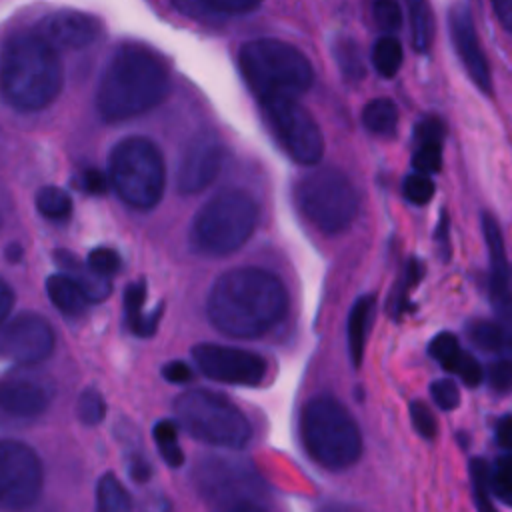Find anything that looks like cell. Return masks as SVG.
I'll return each instance as SVG.
<instances>
[{"label": "cell", "mask_w": 512, "mask_h": 512, "mask_svg": "<svg viewBox=\"0 0 512 512\" xmlns=\"http://www.w3.org/2000/svg\"><path fill=\"white\" fill-rule=\"evenodd\" d=\"M288 294L278 276L262 268H234L212 284L206 310L226 336L256 338L286 312Z\"/></svg>", "instance_id": "obj_1"}, {"label": "cell", "mask_w": 512, "mask_h": 512, "mask_svg": "<svg viewBox=\"0 0 512 512\" xmlns=\"http://www.w3.org/2000/svg\"><path fill=\"white\" fill-rule=\"evenodd\" d=\"M170 92V68L148 46L124 44L108 60L96 90L106 122H122L156 108Z\"/></svg>", "instance_id": "obj_2"}, {"label": "cell", "mask_w": 512, "mask_h": 512, "mask_svg": "<svg viewBox=\"0 0 512 512\" xmlns=\"http://www.w3.org/2000/svg\"><path fill=\"white\" fill-rule=\"evenodd\" d=\"M62 90L56 50L36 32L10 36L0 52V92L16 110H42Z\"/></svg>", "instance_id": "obj_3"}, {"label": "cell", "mask_w": 512, "mask_h": 512, "mask_svg": "<svg viewBox=\"0 0 512 512\" xmlns=\"http://www.w3.org/2000/svg\"><path fill=\"white\" fill-rule=\"evenodd\" d=\"M238 64L258 100L298 98L314 82L310 60L292 44L276 38L246 42L240 48Z\"/></svg>", "instance_id": "obj_4"}, {"label": "cell", "mask_w": 512, "mask_h": 512, "mask_svg": "<svg viewBox=\"0 0 512 512\" xmlns=\"http://www.w3.org/2000/svg\"><path fill=\"white\" fill-rule=\"evenodd\" d=\"M300 432L308 454L328 470H346L362 454V436L354 418L332 396H316L306 402Z\"/></svg>", "instance_id": "obj_5"}, {"label": "cell", "mask_w": 512, "mask_h": 512, "mask_svg": "<svg viewBox=\"0 0 512 512\" xmlns=\"http://www.w3.org/2000/svg\"><path fill=\"white\" fill-rule=\"evenodd\" d=\"M258 222L254 198L242 190H224L212 196L192 222V244L206 256L236 252L252 236Z\"/></svg>", "instance_id": "obj_6"}, {"label": "cell", "mask_w": 512, "mask_h": 512, "mask_svg": "<svg viewBox=\"0 0 512 512\" xmlns=\"http://www.w3.org/2000/svg\"><path fill=\"white\" fill-rule=\"evenodd\" d=\"M108 180L122 202L136 210H150L164 194V158L152 140L124 138L110 152Z\"/></svg>", "instance_id": "obj_7"}, {"label": "cell", "mask_w": 512, "mask_h": 512, "mask_svg": "<svg viewBox=\"0 0 512 512\" xmlns=\"http://www.w3.org/2000/svg\"><path fill=\"white\" fill-rule=\"evenodd\" d=\"M178 422L200 442L238 450L252 436L248 418L222 394L212 390H190L176 398Z\"/></svg>", "instance_id": "obj_8"}, {"label": "cell", "mask_w": 512, "mask_h": 512, "mask_svg": "<svg viewBox=\"0 0 512 512\" xmlns=\"http://www.w3.org/2000/svg\"><path fill=\"white\" fill-rule=\"evenodd\" d=\"M294 198L306 220L326 234L346 230L360 206L354 184L336 168H318L300 178Z\"/></svg>", "instance_id": "obj_9"}, {"label": "cell", "mask_w": 512, "mask_h": 512, "mask_svg": "<svg viewBox=\"0 0 512 512\" xmlns=\"http://www.w3.org/2000/svg\"><path fill=\"white\" fill-rule=\"evenodd\" d=\"M260 106L274 140L294 162L306 166L320 162L324 154L322 130L298 98H266L260 100Z\"/></svg>", "instance_id": "obj_10"}, {"label": "cell", "mask_w": 512, "mask_h": 512, "mask_svg": "<svg viewBox=\"0 0 512 512\" xmlns=\"http://www.w3.org/2000/svg\"><path fill=\"white\" fill-rule=\"evenodd\" d=\"M44 472L38 454L24 442L0 438V510L22 512L42 494Z\"/></svg>", "instance_id": "obj_11"}, {"label": "cell", "mask_w": 512, "mask_h": 512, "mask_svg": "<svg viewBox=\"0 0 512 512\" xmlns=\"http://www.w3.org/2000/svg\"><path fill=\"white\" fill-rule=\"evenodd\" d=\"M194 362L200 372L216 382L256 386L266 376V360L250 350L218 346V344H198L192 350Z\"/></svg>", "instance_id": "obj_12"}, {"label": "cell", "mask_w": 512, "mask_h": 512, "mask_svg": "<svg viewBox=\"0 0 512 512\" xmlns=\"http://www.w3.org/2000/svg\"><path fill=\"white\" fill-rule=\"evenodd\" d=\"M54 330L38 314H20L0 324V358L22 366L46 360L54 350Z\"/></svg>", "instance_id": "obj_13"}, {"label": "cell", "mask_w": 512, "mask_h": 512, "mask_svg": "<svg viewBox=\"0 0 512 512\" xmlns=\"http://www.w3.org/2000/svg\"><path fill=\"white\" fill-rule=\"evenodd\" d=\"M224 166V146L212 132L196 134L184 148L178 164V190L198 194L210 186Z\"/></svg>", "instance_id": "obj_14"}, {"label": "cell", "mask_w": 512, "mask_h": 512, "mask_svg": "<svg viewBox=\"0 0 512 512\" xmlns=\"http://www.w3.org/2000/svg\"><path fill=\"white\" fill-rule=\"evenodd\" d=\"M54 398V386L48 378L14 370L0 378V408L14 418H38L48 410Z\"/></svg>", "instance_id": "obj_15"}, {"label": "cell", "mask_w": 512, "mask_h": 512, "mask_svg": "<svg viewBox=\"0 0 512 512\" xmlns=\"http://www.w3.org/2000/svg\"><path fill=\"white\" fill-rule=\"evenodd\" d=\"M200 490L206 498L220 500V504L252 500L260 480L244 462L206 460L196 474Z\"/></svg>", "instance_id": "obj_16"}, {"label": "cell", "mask_w": 512, "mask_h": 512, "mask_svg": "<svg viewBox=\"0 0 512 512\" xmlns=\"http://www.w3.org/2000/svg\"><path fill=\"white\" fill-rule=\"evenodd\" d=\"M448 26L454 50L466 68L472 82L484 92L492 94V74L488 68V60L482 52L476 26L472 20V12L464 2H456L448 12Z\"/></svg>", "instance_id": "obj_17"}, {"label": "cell", "mask_w": 512, "mask_h": 512, "mask_svg": "<svg viewBox=\"0 0 512 512\" xmlns=\"http://www.w3.org/2000/svg\"><path fill=\"white\" fill-rule=\"evenodd\" d=\"M38 34L52 48L80 50L100 38L102 24L96 16L80 10H56L40 22Z\"/></svg>", "instance_id": "obj_18"}, {"label": "cell", "mask_w": 512, "mask_h": 512, "mask_svg": "<svg viewBox=\"0 0 512 512\" xmlns=\"http://www.w3.org/2000/svg\"><path fill=\"white\" fill-rule=\"evenodd\" d=\"M484 238L490 254V300L496 314L508 322L510 316V272L504 252V240L500 226L492 214L482 216Z\"/></svg>", "instance_id": "obj_19"}, {"label": "cell", "mask_w": 512, "mask_h": 512, "mask_svg": "<svg viewBox=\"0 0 512 512\" xmlns=\"http://www.w3.org/2000/svg\"><path fill=\"white\" fill-rule=\"evenodd\" d=\"M430 354L438 360V364L450 372L456 374L466 386L474 388L482 380V368L478 360L460 348L458 338L450 332H440L430 340Z\"/></svg>", "instance_id": "obj_20"}, {"label": "cell", "mask_w": 512, "mask_h": 512, "mask_svg": "<svg viewBox=\"0 0 512 512\" xmlns=\"http://www.w3.org/2000/svg\"><path fill=\"white\" fill-rule=\"evenodd\" d=\"M446 136V126L438 116H426L418 122L414 130L416 150L412 154V164L416 172L434 174L442 168V142Z\"/></svg>", "instance_id": "obj_21"}, {"label": "cell", "mask_w": 512, "mask_h": 512, "mask_svg": "<svg viewBox=\"0 0 512 512\" xmlns=\"http://www.w3.org/2000/svg\"><path fill=\"white\" fill-rule=\"evenodd\" d=\"M146 284L134 282L124 290V312H126V324L132 334L136 336H150L154 334L158 320L162 316V308H156L154 312H146Z\"/></svg>", "instance_id": "obj_22"}, {"label": "cell", "mask_w": 512, "mask_h": 512, "mask_svg": "<svg viewBox=\"0 0 512 512\" xmlns=\"http://www.w3.org/2000/svg\"><path fill=\"white\" fill-rule=\"evenodd\" d=\"M374 306L376 300L370 294L360 296L348 314V350H350V360L352 364L358 368L362 364L364 358V346H366V336H368V328L374 316Z\"/></svg>", "instance_id": "obj_23"}, {"label": "cell", "mask_w": 512, "mask_h": 512, "mask_svg": "<svg viewBox=\"0 0 512 512\" xmlns=\"http://www.w3.org/2000/svg\"><path fill=\"white\" fill-rule=\"evenodd\" d=\"M46 294L54 308L62 314L76 316L82 314L84 308L90 304L78 282L68 274H52L46 280Z\"/></svg>", "instance_id": "obj_24"}, {"label": "cell", "mask_w": 512, "mask_h": 512, "mask_svg": "<svg viewBox=\"0 0 512 512\" xmlns=\"http://www.w3.org/2000/svg\"><path fill=\"white\" fill-rule=\"evenodd\" d=\"M56 256H58L60 264L68 270V276H72L78 282V286L86 294L88 302H100V300L108 298V294L112 292L110 278H102V276L94 274L86 264L80 266V262L68 252H58Z\"/></svg>", "instance_id": "obj_25"}, {"label": "cell", "mask_w": 512, "mask_h": 512, "mask_svg": "<svg viewBox=\"0 0 512 512\" xmlns=\"http://www.w3.org/2000/svg\"><path fill=\"white\" fill-rule=\"evenodd\" d=\"M362 124L376 136H392L398 126V108L390 98H374L362 110Z\"/></svg>", "instance_id": "obj_26"}, {"label": "cell", "mask_w": 512, "mask_h": 512, "mask_svg": "<svg viewBox=\"0 0 512 512\" xmlns=\"http://www.w3.org/2000/svg\"><path fill=\"white\" fill-rule=\"evenodd\" d=\"M470 342L490 354H508V332L492 320H472L468 324Z\"/></svg>", "instance_id": "obj_27"}, {"label": "cell", "mask_w": 512, "mask_h": 512, "mask_svg": "<svg viewBox=\"0 0 512 512\" xmlns=\"http://www.w3.org/2000/svg\"><path fill=\"white\" fill-rule=\"evenodd\" d=\"M96 512H130V498L114 474H102L96 484Z\"/></svg>", "instance_id": "obj_28"}, {"label": "cell", "mask_w": 512, "mask_h": 512, "mask_svg": "<svg viewBox=\"0 0 512 512\" xmlns=\"http://www.w3.org/2000/svg\"><path fill=\"white\" fill-rule=\"evenodd\" d=\"M410 18L412 46L418 52H426L432 42V20L426 0H404Z\"/></svg>", "instance_id": "obj_29"}, {"label": "cell", "mask_w": 512, "mask_h": 512, "mask_svg": "<svg viewBox=\"0 0 512 512\" xmlns=\"http://www.w3.org/2000/svg\"><path fill=\"white\" fill-rule=\"evenodd\" d=\"M372 64L384 78L396 76L402 66V44L392 34H384L372 48Z\"/></svg>", "instance_id": "obj_30"}, {"label": "cell", "mask_w": 512, "mask_h": 512, "mask_svg": "<svg viewBox=\"0 0 512 512\" xmlns=\"http://www.w3.org/2000/svg\"><path fill=\"white\" fill-rule=\"evenodd\" d=\"M36 208L48 220H66L72 214V198L58 186H44L36 194Z\"/></svg>", "instance_id": "obj_31"}, {"label": "cell", "mask_w": 512, "mask_h": 512, "mask_svg": "<svg viewBox=\"0 0 512 512\" xmlns=\"http://www.w3.org/2000/svg\"><path fill=\"white\" fill-rule=\"evenodd\" d=\"M152 436H154V442L158 446V452L162 456V460L176 468L184 462V454H182V448L178 444V424L172 422V420H160L156 422L154 430H152Z\"/></svg>", "instance_id": "obj_32"}, {"label": "cell", "mask_w": 512, "mask_h": 512, "mask_svg": "<svg viewBox=\"0 0 512 512\" xmlns=\"http://www.w3.org/2000/svg\"><path fill=\"white\" fill-rule=\"evenodd\" d=\"M262 0H174L184 12H214V14H244L254 10Z\"/></svg>", "instance_id": "obj_33"}, {"label": "cell", "mask_w": 512, "mask_h": 512, "mask_svg": "<svg viewBox=\"0 0 512 512\" xmlns=\"http://www.w3.org/2000/svg\"><path fill=\"white\" fill-rule=\"evenodd\" d=\"M76 412H78V418L82 424H86V426L100 424L106 416V404H104L102 394L94 388H86L78 398Z\"/></svg>", "instance_id": "obj_34"}, {"label": "cell", "mask_w": 512, "mask_h": 512, "mask_svg": "<svg viewBox=\"0 0 512 512\" xmlns=\"http://www.w3.org/2000/svg\"><path fill=\"white\" fill-rule=\"evenodd\" d=\"M334 56H336L338 66H340V70L346 78L358 80V78L364 76L362 56H360V52H358V48L352 40H338V44L334 48Z\"/></svg>", "instance_id": "obj_35"}, {"label": "cell", "mask_w": 512, "mask_h": 512, "mask_svg": "<svg viewBox=\"0 0 512 512\" xmlns=\"http://www.w3.org/2000/svg\"><path fill=\"white\" fill-rule=\"evenodd\" d=\"M86 266L94 274H98L102 278H110V276H114L122 268V258H120V254L114 248L98 246V248L90 250V254L86 258Z\"/></svg>", "instance_id": "obj_36"}, {"label": "cell", "mask_w": 512, "mask_h": 512, "mask_svg": "<svg viewBox=\"0 0 512 512\" xmlns=\"http://www.w3.org/2000/svg\"><path fill=\"white\" fill-rule=\"evenodd\" d=\"M488 490L498 500H502L504 504H510L512 484H510V458H508V454H502L500 458H496V462L492 466V472H488Z\"/></svg>", "instance_id": "obj_37"}, {"label": "cell", "mask_w": 512, "mask_h": 512, "mask_svg": "<svg viewBox=\"0 0 512 512\" xmlns=\"http://www.w3.org/2000/svg\"><path fill=\"white\" fill-rule=\"evenodd\" d=\"M402 194L412 204H426L434 196V182L428 174L422 172L408 174L402 184Z\"/></svg>", "instance_id": "obj_38"}, {"label": "cell", "mask_w": 512, "mask_h": 512, "mask_svg": "<svg viewBox=\"0 0 512 512\" xmlns=\"http://www.w3.org/2000/svg\"><path fill=\"white\" fill-rule=\"evenodd\" d=\"M372 16L376 26L386 34H392L402 26V12L396 0H374Z\"/></svg>", "instance_id": "obj_39"}, {"label": "cell", "mask_w": 512, "mask_h": 512, "mask_svg": "<svg viewBox=\"0 0 512 512\" xmlns=\"http://www.w3.org/2000/svg\"><path fill=\"white\" fill-rule=\"evenodd\" d=\"M410 420L414 430L426 438L432 440L438 434V424H436V416L434 412L428 408V404H424L422 400H414L410 402Z\"/></svg>", "instance_id": "obj_40"}, {"label": "cell", "mask_w": 512, "mask_h": 512, "mask_svg": "<svg viewBox=\"0 0 512 512\" xmlns=\"http://www.w3.org/2000/svg\"><path fill=\"white\" fill-rule=\"evenodd\" d=\"M472 472V484H474V496L478 502L480 512H496L490 502V490H488V466L482 460H472L470 464Z\"/></svg>", "instance_id": "obj_41"}, {"label": "cell", "mask_w": 512, "mask_h": 512, "mask_svg": "<svg viewBox=\"0 0 512 512\" xmlns=\"http://www.w3.org/2000/svg\"><path fill=\"white\" fill-rule=\"evenodd\" d=\"M430 396L442 410H454L460 404L458 386L450 378H440L430 384Z\"/></svg>", "instance_id": "obj_42"}, {"label": "cell", "mask_w": 512, "mask_h": 512, "mask_svg": "<svg viewBox=\"0 0 512 512\" xmlns=\"http://www.w3.org/2000/svg\"><path fill=\"white\" fill-rule=\"evenodd\" d=\"M512 382V370H510V360L506 356H502L500 360H496L490 368H488V384L492 390L504 394L508 392Z\"/></svg>", "instance_id": "obj_43"}, {"label": "cell", "mask_w": 512, "mask_h": 512, "mask_svg": "<svg viewBox=\"0 0 512 512\" xmlns=\"http://www.w3.org/2000/svg\"><path fill=\"white\" fill-rule=\"evenodd\" d=\"M80 188L88 194H104L108 190V178L100 170L88 168L80 174Z\"/></svg>", "instance_id": "obj_44"}, {"label": "cell", "mask_w": 512, "mask_h": 512, "mask_svg": "<svg viewBox=\"0 0 512 512\" xmlns=\"http://www.w3.org/2000/svg\"><path fill=\"white\" fill-rule=\"evenodd\" d=\"M162 376L168 382H174V384H184V382H190L194 378L192 368L182 360H172V362L164 364L162 366Z\"/></svg>", "instance_id": "obj_45"}, {"label": "cell", "mask_w": 512, "mask_h": 512, "mask_svg": "<svg viewBox=\"0 0 512 512\" xmlns=\"http://www.w3.org/2000/svg\"><path fill=\"white\" fill-rule=\"evenodd\" d=\"M128 470H130V476L134 482H146L150 478L152 466L142 454H132L130 462H128Z\"/></svg>", "instance_id": "obj_46"}, {"label": "cell", "mask_w": 512, "mask_h": 512, "mask_svg": "<svg viewBox=\"0 0 512 512\" xmlns=\"http://www.w3.org/2000/svg\"><path fill=\"white\" fill-rule=\"evenodd\" d=\"M492 8L496 12V18L500 20L502 28L506 32L512 30V0H492Z\"/></svg>", "instance_id": "obj_47"}, {"label": "cell", "mask_w": 512, "mask_h": 512, "mask_svg": "<svg viewBox=\"0 0 512 512\" xmlns=\"http://www.w3.org/2000/svg\"><path fill=\"white\" fill-rule=\"evenodd\" d=\"M14 306V290L0 278V324L8 318Z\"/></svg>", "instance_id": "obj_48"}, {"label": "cell", "mask_w": 512, "mask_h": 512, "mask_svg": "<svg viewBox=\"0 0 512 512\" xmlns=\"http://www.w3.org/2000/svg\"><path fill=\"white\" fill-rule=\"evenodd\" d=\"M216 512H266L262 506H258L254 500H238V502H228L220 504Z\"/></svg>", "instance_id": "obj_49"}, {"label": "cell", "mask_w": 512, "mask_h": 512, "mask_svg": "<svg viewBox=\"0 0 512 512\" xmlns=\"http://www.w3.org/2000/svg\"><path fill=\"white\" fill-rule=\"evenodd\" d=\"M496 442L508 452L510 448V416H502L496 424Z\"/></svg>", "instance_id": "obj_50"}]
</instances>
